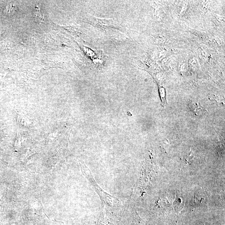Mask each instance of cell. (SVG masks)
<instances>
[{
    "mask_svg": "<svg viewBox=\"0 0 225 225\" xmlns=\"http://www.w3.org/2000/svg\"><path fill=\"white\" fill-rule=\"evenodd\" d=\"M15 8H16V6L15 5L11 4L9 5V6L7 7V8H6L7 11L8 13H12L13 12H14V11L15 10Z\"/></svg>",
    "mask_w": 225,
    "mask_h": 225,
    "instance_id": "cell-1",
    "label": "cell"
}]
</instances>
